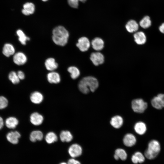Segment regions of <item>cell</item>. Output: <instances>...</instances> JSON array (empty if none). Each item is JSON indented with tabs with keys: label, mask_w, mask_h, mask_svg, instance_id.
Returning <instances> with one entry per match:
<instances>
[{
	"label": "cell",
	"mask_w": 164,
	"mask_h": 164,
	"mask_svg": "<svg viewBox=\"0 0 164 164\" xmlns=\"http://www.w3.org/2000/svg\"><path fill=\"white\" fill-rule=\"evenodd\" d=\"M35 6L34 4L31 2H27L23 5V9L22 10V13L26 15L32 14L34 12Z\"/></svg>",
	"instance_id": "cell-15"
},
{
	"label": "cell",
	"mask_w": 164,
	"mask_h": 164,
	"mask_svg": "<svg viewBox=\"0 0 164 164\" xmlns=\"http://www.w3.org/2000/svg\"><path fill=\"white\" fill-rule=\"evenodd\" d=\"M134 129L137 134L142 135L145 133L147 128L146 125L144 122L140 121L135 124L134 126Z\"/></svg>",
	"instance_id": "cell-13"
},
{
	"label": "cell",
	"mask_w": 164,
	"mask_h": 164,
	"mask_svg": "<svg viewBox=\"0 0 164 164\" xmlns=\"http://www.w3.org/2000/svg\"><path fill=\"white\" fill-rule=\"evenodd\" d=\"M92 48L97 51L102 50L104 47V42L101 38L97 37L94 39L91 42Z\"/></svg>",
	"instance_id": "cell-16"
},
{
	"label": "cell",
	"mask_w": 164,
	"mask_h": 164,
	"mask_svg": "<svg viewBox=\"0 0 164 164\" xmlns=\"http://www.w3.org/2000/svg\"><path fill=\"white\" fill-rule=\"evenodd\" d=\"M59 164H68L67 163L65 162H62L60 163Z\"/></svg>",
	"instance_id": "cell-39"
},
{
	"label": "cell",
	"mask_w": 164,
	"mask_h": 164,
	"mask_svg": "<svg viewBox=\"0 0 164 164\" xmlns=\"http://www.w3.org/2000/svg\"><path fill=\"white\" fill-rule=\"evenodd\" d=\"M27 60V57L23 53L18 52L14 54L13 56V61L16 65H23L26 63Z\"/></svg>",
	"instance_id": "cell-9"
},
{
	"label": "cell",
	"mask_w": 164,
	"mask_h": 164,
	"mask_svg": "<svg viewBox=\"0 0 164 164\" xmlns=\"http://www.w3.org/2000/svg\"><path fill=\"white\" fill-rule=\"evenodd\" d=\"M8 104L7 99L3 96H0V109L5 108Z\"/></svg>",
	"instance_id": "cell-34"
},
{
	"label": "cell",
	"mask_w": 164,
	"mask_h": 164,
	"mask_svg": "<svg viewBox=\"0 0 164 164\" xmlns=\"http://www.w3.org/2000/svg\"><path fill=\"white\" fill-rule=\"evenodd\" d=\"M160 149V145L158 141L151 140L149 143L147 149L145 152V155L148 159H154L158 155Z\"/></svg>",
	"instance_id": "cell-3"
},
{
	"label": "cell",
	"mask_w": 164,
	"mask_h": 164,
	"mask_svg": "<svg viewBox=\"0 0 164 164\" xmlns=\"http://www.w3.org/2000/svg\"><path fill=\"white\" fill-rule=\"evenodd\" d=\"M43 134L40 131L35 130L32 132L30 134L29 139L32 142L37 141H41L43 138Z\"/></svg>",
	"instance_id": "cell-22"
},
{
	"label": "cell",
	"mask_w": 164,
	"mask_h": 164,
	"mask_svg": "<svg viewBox=\"0 0 164 164\" xmlns=\"http://www.w3.org/2000/svg\"><path fill=\"white\" fill-rule=\"evenodd\" d=\"M136 142L135 137L131 133L125 135L123 139L124 144L128 147H132L134 145Z\"/></svg>",
	"instance_id": "cell-11"
},
{
	"label": "cell",
	"mask_w": 164,
	"mask_h": 164,
	"mask_svg": "<svg viewBox=\"0 0 164 164\" xmlns=\"http://www.w3.org/2000/svg\"><path fill=\"white\" fill-rule=\"evenodd\" d=\"M43 97L42 94L38 91L32 93L30 96V99L32 102L35 104H39L43 101Z\"/></svg>",
	"instance_id": "cell-20"
},
{
	"label": "cell",
	"mask_w": 164,
	"mask_h": 164,
	"mask_svg": "<svg viewBox=\"0 0 164 164\" xmlns=\"http://www.w3.org/2000/svg\"><path fill=\"white\" fill-rule=\"evenodd\" d=\"M67 70L70 73V76L73 79H75L77 78L80 75V71L76 67H70L68 68Z\"/></svg>",
	"instance_id": "cell-30"
},
{
	"label": "cell",
	"mask_w": 164,
	"mask_h": 164,
	"mask_svg": "<svg viewBox=\"0 0 164 164\" xmlns=\"http://www.w3.org/2000/svg\"><path fill=\"white\" fill-rule=\"evenodd\" d=\"M45 139L47 143L50 144L56 142L58 138L55 133L53 132H50L46 135Z\"/></svg>",
	"instance_id": "cell-28"
},
{
	"label": "cell",
	"mask_w": 164,
	"mask_h": 164,
	"mask_svg": "<svg viewBox=\"0 0 164 164\" xmlns=\"http://www.w3.org/2000/svg\"><path fill=\"white\" fill-rule=\"evenodd\" d=\"M151 24L152 22L150 18L147 15L144 17L139 22L140 26L145 29L149 27Z\"/></svg>",
	"instance_id": "cell-29"
},
{
	"label": "cell",
	"mask_w": 164,
	"mask_h": 164,
	"mask_svg": "<svg viewBox=\"0 0 164 164\" xmlns=\"http://www.w3.org/2000/svg\"><path fill=\"white\" fill-rule=\"evenodd\" d=\"M60 138L62 142H69L73 139V135L70 132L68 131H62L60 134Z\"/></svg>",
	"instance_id": "cell-24"
},
{
	"label": "cell",
	"mask_w": 164,
	"mask_h": 164,
	"mask_svg": "<svg viewBox=\"0 0 164 164\" xmlns=\"http://www.w3.org/2000/svg\"><path fill=\"white\" fill-rule=\"evenodd\" d=\"M125 27L128 31L132 33L136 32L138 29L139 26L135 20H131L127 22Z\"/></svg>",
	"instance_id": "cell-23"
},
{
	"label": "cell",
	"mask_w": 164,
	"mask_h": 164,
	"mask_svg": "<svg viewBox=\"0 0 164 164\" xmlns=\"http://www.w3.org/2000/svg\"><path fill=\"white\" fill-rule=\"evenodd\" d=\"M70 155L73 158H75L80 155L82 150L81 146L77 144H73L71 145L68 149Z\"/></svg>",
	"instance_id": "cell-6"
},
{
	"label": "cell",
	"mask_w": 164,
	"mask_h": 164,
	"mask_svg": "<svg viewBox=\"0 0 164 164\" xmlns=\"http://www.w3.org/2000/svg\"><path fill=\"white\" fill-rule=\"evenodd\" d=\"M6 126L9 128L14 129L18 125L19 121L17 118L14 117H10L7 118L5 122Z\"/></svg>",
	"instance_id": "cell-26"
},
{
	"label": "cell",
	"mask_w": 164,
	"mask_h": 164,
	"mask_svg": "<svg viewBox=\"0 0 164 164\" xmlns=\"http://www.w3.org/2000/svg\"><path fill=\"white\" fill-rule=\"evenodd\" d=\"M17 75L20 80H23L25 77L24 73L21 70L19 71L17 73Z\"/></svg>",
	"instance_id": "cell-36"
},
{
	"label": "cell",
	"mask_w": 164,
	"mask_h": 164,
	"mask_svg": "<svg viewBox=\"0 0 164 164\" xmlns=\"http://www.w3.org/2000/svg\"><path fill=\"white\" fill-rule=\"evenodd\" d=\"M151 102L152 106L157 109L164 108V94H158L152 99Z\"/></svg>",
	"instance_id": "cell-5"
},
{
	"label": "cell",
	"mask_w": 164,
	"mask_h": 164,
	"mask_svg": "<svg viewBox=\"0 0 164 164\" xmlns=\"http://www.w3.org/2000/svg\"><path fill=\"white\" fill-rule=\"evenodd\" d=\"M98 80L95 78L87 76L83 78L80 81L78 86L81 92L87 94L90 91L94 92L98 87Z\"/></svg>",
	"instance_id": "cell-2"
},
{
	"label": "cell",
	"mask_w": 164,
	"mask_h": 164,
	"mask_svg": "<svg viewBox=\"0 0 164 164\" xmlns=\"http://www.w3.org/2000/svg\"><path fill=\"white\" fill-rule=\"evenodd\" d=\"M68 164H81L80 162L74 159H70L68 161Z\"/></svg>",
	"instance_id": "cell-35"
},
{
	"label": "cell",
	"mask_w": 164,
	"mask_h": 164,
	"mask_svg": "<svg viewBox=\"0 0 164 164\" xmlns=\"http://www.w3.org/2000/svg\"><path fill=\"white\" fill-rule=\"evenodd\" d=\"M135 42L138 45L145 44L146 41V37L144 33L142 31L136 32L134 35Z\"/></svg>",
	"instance_id": "cell-14"
},
{
	"label": "cell",
	"mask_w": 164,
	"mask_h": 164,
	"mask_svg": "<svg viewBox=\"0 0 164 164\" xmlns=\"http://www.w3.org/2000/svg\"><path fill=\"white\" fill-rule=\"evenodd\" d=\"M145 160V157L144 155L139 152H135L131 158L132 161L135 164L138 163H142Z\"/></svg>",
	"instance_id": "cell-25"
},
{
	"label": "cell",
	"mask_w": 164,
	"mask_h": 164,
	"mask_svg": "<svg viewBox=\"0 0 164 164\" xmlns=\"http://www.w3.org/2000/svg\"><path fill=\"white\" fill-rule=\"evenodd\" d=\"M86 1V0H67V2L70 7L73 8H77L78 7L79 1L84 2Z\"/></svg>",
	"instance_id": "cell-33"
},
{
	"label": "cell",
	"mask_w": 164,
	"mask_h": 164,
	"mask_svg": "<svg viewBox=\"0 0 164 164\" xmlns=\"http://www.w3.org/2000/svg\"><path fill=\"white\" fill-rule=\"evenodd\" d=\"M16 34L18 36V39L20 43L23 45H25L27 41L30 39L27 37L23 32L21 29H18L16 31Z\"/></svg>",
	"instance_id": "cell-27"
},
{
	"label": "cell",
	"mask_w": 164,
	"mask_h": 164,
	"mask_svg": "<svg viewBox=\"0 0 164 164\" xmlns=\"http://www.w3.org/2000/svg\"><path fill=\"white\" fill-rule=\"evenodd\" d=\"M90 58L93 64L95 66L102 64L104 61L103 55L99 52L92 53L91 54Z\"/></svg>",
	"instance_id": "cell-8"
},
{
	"label": "cell",
	"mask_w": 164,
	"mask_h": 164,
	"mask_svg": "<svg viewBox=\"0 0 164 164\" xmlns=\"http://www.w3.org/2000/svg\"><path fill=\"white\" fill-rule=\"evenodd\" d=\"M52 39L57 45L63 46L68 42L69 33L67 30L62 26L55 27L53 31Z\"/></svg>",
	"instance_id": "cell-1"
},
{
	"label": "cell",
	"mask_w": 164,
	"mask_h": 164,
	"mask_svg": "<svg viewBox=\"0 0 164 164\" xmlns=\"http://www.w3.org/2000/svg\"><path fill=\"white\" fill-rule=\"evenodd\" d=\"M21 135L17 131L11 132L8 133L6 135L7 140L11 143L16 144L18 143L19 139Z\"/></svg>",
	"instance_id": "cell-12"
},
{
	"label": "cell",
	"mask_w": 164,
	"mask_h": 164,
	"mask_svg": "<svg viewBox=\"0 0 164 164\" xmlns=\"http://www.w3.org/2000/svg\"><path fill=\"white\" fill-rule=\"evenodd\" d=\"M30 121L33 125L38 126L42 124L43 120V116L38 112L32 113L30 117Z\"/></svg>",
	"instance_id": "cell-10"
},
{
	"label": "cell",
	"mask_w": 164,
	"mask_h": 164,
	"mask_svg": "<svg viewBox=\"0 0 164 164\" xmlns=\"http://www.w3.org/2000/svg\"><path fill=\"white\" fill-rule=\"evenodd\" d=\"M131 106L132 110L135 112L142 113L144 112L147 109L148 104L142 99L137 98L132 101Z\"/></svg>",
	"instance_id": "cell-4"
},
{
	"label": "cell",
	"mask_w": 164,
	"mask_h": 164,
	"mask_svg": "<svg viewBox=\"0 0 164 164\" xmlns=\"http://www.w3.org/2000/svg\"><path fill=\"white\" fill-rule=\"evenodd\" d=\"M76 46L81 51H87L90 46V43L88 39L86 37H83L79 38Z\"/></svg>",
	"instance_id": "cell-7"
},
{
	"label": "cell",
	"mask_w": 164,
	"mask_h": 164,
	"mask_svg": "<svg viewBox=\"0 0 164 164\" xmlns=\"http://www.w3.org/2000/svg\"><path fill=\"white\" fill-rule=\"evenodd\" d=\"M115 154L117 155L119 159L122 160H125L127 158V155L125 151L122 149H118L115 152Z\"/></svg>",
	"instance_id": "cell-31"
},
{
	"label": "cell",
	"mask_w": 164,
	"mask_h": 164,
	"mask_svg": "<svg viewBox=\"0 0 164 164\" xmlns=\"http://www.w3.org/2000/svg\"><path fill=\"white\" fill-rule=\"evenodd\" d=\"M4 125V122L3 119L0 117V129L3 127Z\"/></svg>",
	"instance_id": "cell-38"
},
{
	"label": "cell",
	"mask_w": 164,
	"mask_h": 164,
	"mask_svg": "<svg viewBox=\"0 0 164 164\" xmlns=\"http://www.w3.org/2000/svg\"><path fill=\"white\" fill-rule=\"evenodd\" d=\"M15 49L13 46L9 43L5 44L3 47L2 53L5 56L9 57L14 54Z\"/></svg>",
	"instance_id": "cell-18"
},
{
	"label": "cell",
	"mask_w": 164,
	"mask_h": 164,
	"mask_svg": "<svg viewBox=\"0 0 164 164\" xmlns=\"http://www.w3.org/2000/svg\"><path fill=\"white\" fill-rule=\"evenodd\" d=\"M43 1H44V2H45V1H47L48 0H42Z\"/></svg>",
	"instance_id": "cell-40"
},
{
	"label": "cell",
	"mask_w": 164,
	"mask_h": 164,
	"mask_svg": "<svg viewBox=\"0 0 164 164\" xmlns=\"http://www.w3.org/2000/svg\"><path fill=\"white\" fill-rule=\"evenodd\" d=\"M159 31L162 33L164 34V22L159 27Z\"/></svg>",
	"instance_id": "cell-37"
},
{
	"label": "cell",
	"mask_w": 164,
	"mask_h": 164,
	"mask_svg": "<svg viewBox=\"0 0 164 164\" xmlns=\"http://www.w3.org/2000/svg\"><path fill=\"white\" fill-rule=\"evenodd\" d=\"M46 69L48 70L53 71L56 69L58 67V63L55 60L52 58L47 59L45 63Z\"/></svg>",
	"instance_id": "cell-19"
},
{
	"label": "cell",
	"mask_w": 164,
	"mask_h": 164,
	"mask_svg": "<svg viewBox=\"0 0 164 164\" xmlns=\"http://www.w3.org/2000/svg\"><path fill=\"white\" fill-rule=\"evenodd\" d=\"M123 121L122 118L119 115L113 117L111 119L110 124L114 128H119L122 125Z\"/></svg>",
	"instance_id": "cell-21"
},
{
	"label": "cell",
	"mask_w": 164,
	"mask_h": 164,
	"mask_svg": "<svg viewBox=\"0 0 164 164\" xmlns=\"http://www.w3.org/2000/svg\"><path fill=\"white\" fill-rule=\"evenodd\" d=\"M9 78L11 82L14 84H18L20 81V79L18 77L17 73L14 71L10 72L9 75Z\"/></svg>",
	"instance_id": "cell-32"
},
{
	"label": "cell",
	"mask_w": 164,
	"mask_h": 164,
	"mask_svg": "<svg viewBox=\"0 0 164 164\" xmlns=\"http://www.w3.org/2000/svg\"><path fill=\"white\" fill-rule=\"evenodd\" d=\"M47 79L50 83L57 84L60 81V77L59 74L55 72H51L47 75Z\"/></svg>",
	"instance_id": "cell-17"
}]
</instances>
